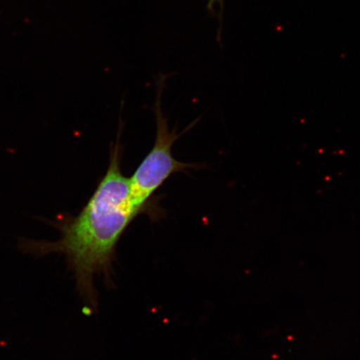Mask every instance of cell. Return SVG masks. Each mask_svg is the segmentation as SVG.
Returning <instances> with one entry per match:
<instances>
[{"mask_svg":"<svg viewBox=\"0 0 360 360\" xmlns=\"http://www.w3.org/2000/svg\"><path fill=\"white\" fill-rule=\"evenodd\" d=\"M213 1H214V2H219L220 3V2H223L224 0H213Z\"/></svg>","mask_w":360,"mask_h":360,"instance_id":"3957f363","label":"cell"},{"mask_svg":"<svg viewBox=\"0 0 360 360\" xmlns=\"http://www.w3.org/2000/svg\"><path fill=\"white\" fill-rule=\"evenodd\" d=\"M122 146L120 134L110 148V164L96 191L77 215L60 214L48 221L60 238L56 241L20 238L18 248L22 254L41 258L64 255L73 273L76 290L87 314L96 313L98 292L96 278L102 277L107 289H115L116 249L126 229L138 216L160 217L159 209L145 208L134 202L129 179L121 168Z\"/></svg>","mask_w":360,"mask_h":360,"instance_id":"6da1fadb","label":"cell"},{"mask_svg":"<svg viewBox=\"0 0 360 360\" xmlns=\"http://www.w3.org/2000/svg\"><path fill=\"white\" fill-rule=\"evenodd\" d=\"M156 101L154 111L156 118V137L154 146L129 179L130 193L135 202L145 208L157 209L153 197L166 180L177 173H186L193 165L183 163L174 159L172 148L179 138L170 131L168 120L161 108V96L165 84V76L157 79Z\"/></svg>","mask_w":360,"mask_h":360,"instance_id":"7a4b0ae2","label":"cell"}]
</instances>
